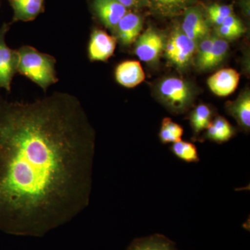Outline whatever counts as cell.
Listing matches in <instances>:
<instances>
[{"label": "cell", "mask_w": 250, "mask_h": 250, "mask_svg": "<svg viewBox=\"0 0 250 250\" xmlns=\"http://www.w3.org/2000/svg\"><path fill=\"white\" fill-rule=\"evenodd\" d=\"M95 133L77 97L0 95V231L42 237L90 202Z\"/></svg>", "instance_id": "1"}, {"label": "cell", "mask_w": 250, "mask_h": 250, "mask_svg": "<svg viewBox=\"0 0 250 250\" xmlns=\"http://www.w3.org/2000/svg\"><path fill=\"white\" fill-rule=\"evenodd\" d=\"M17 72L32 81L47 91L49 85L58 82L55 58L49 54L42 53L29 45L18 49Z\"/></svg>", "instance_id": "2"}, {"label": "cell", "mask_w": 250, "mask_h": 250, "mask_svg": "<svg viewBox=\"0 0 250 250\" xmlns=\"http://www.w3.org/2000/svg\"><path fill=\"white\" fill-rule=\"evenodd\" d=\"M156 94L164 106L174 113H182L188 109L195 98L192 85L175 77L160 81L156 87Z\"/></svg>", "instance_id": "3"}, {"label": "cell", "mask_w": 250, "mask_h": 250, "mask_svg": "<svg viewBox=\"0 0 250 250\" xmlns=\"http://www.w3.org/2000/svg\"><path fill=\"white\" fill-rule=\"evenodd\" d=\"M197 45L198 43L187 37L181 28H174L166 41V58L178 68H186L196 52Z\"/></svg>", "instance_id": "4"}, {"label": "cell", "mask_w": 250, "mask_h": 250, "mask_svg": "<svg viewBox=\"0 0 250 250\" xmlns=\"http://www.w3.org/2000/svg\"><path fill=\"white\" fill-rule=\"evenodd\" d=\"M10 24L4 23L0 28V88L8 92L11 91L18 62V51L10 48L5 41Z\"/></svg>", "instance_id": "5"}, {"label": "cell", "mask_w": 250, "mask_h": 250, "mask_svg": "<svg viewBox=\"0 0 250 250\" xmlns=\"http://www.w3.org/2000/svg\"><path fill=\"white\" fill-rule=\"evenodd\" d=\"M166 43L164 34L153 28H148L136 41L135 53L142 62H154L159 60L165 49Z\"/></svg>", "instance_id": "6"}, {"label": "cell", "mask_w": 250, "mask_h": 250, "mask_svg": "<svg viewBox=\"0 0 250 250\" xmlns=\"http://www.w3.org/2000/svg\"><path fill=\"white\" fill-rule=\"evenodd\" d=\"M117 40L115 36L103 29H94L90 34L88 47V57L91 62H106L113 56Z\"/></svg>", "instance_id": "7"}, {"label": "cell", "mask_w": 250, "mask_h": 250, "mask_svg": "<svg viewBox=\"0 0 250 250\" xmlns=\"http://www.w3.org/2000/svg\"><path fill=\"white\" fill-rule=\"evenodd\" d=\"M182 30L189 39L199 43L209 35V27L202 10L197 6H190L184 11Z\"/></svg>", "instance_id": "8"}, {"label": "cell", "mask_w": 250, "mask_h": 250, "mask_svg": "<svg viewBox=\"0 0 250 250\" xmlns=\"http://www.w3.org/2000/svg\"><path fill=\"white\" fill-rule=\"evenodd\" d=\"M92 6L102 24L112 31L127 12V9L117 0H93Z\"/></svg>", "instance_id": "9"}, {"label": "cell", "mask_w": 250, "mask_h": 250, "mask_svg": "<svg viewBox=\"0 0 250 250\" xmlns=\"http://www.w3.org/2000/svg\"><path fill=\"white\" fill-rule=\"evenodd\" d=\"M143 23L142 18L139 14L127 11L113 31L116 34V40L125 47L134 43L141 35Z\"/></svg>", "instance_id": "10"}, {"label": "cell", "mask_w": 250, "mask_h": 250, "mask_svg": "<svg viewBox=\"0 0 250 250\" xmlns=\"http://www.w3.org/2000/svg\"><path fill=\"white\" fill-rule=\"evenodd\" d=\"M240 75L231 68L219 70L207 81L210 90L220 97H226L235 91L239 83Z\"/></svg>", "instance_id": "11"}, {"label": "cell", "mask_w": 250, "mask_h": 250, "mask_svg": "<svg viewBox=\"0 0 250 250\" xmlns=\"http://www.w3.org/2000/svg\"><path fill=\"white\" fill-rule=\"evenodd\" d=\"M115 77L119 84L131 88L142 83L146 75L139 62L125 61L116 67Z\"/></svg>", "instance_id": "12"}, {"label": "cell", "mask_w": 250, "mask_h": 250, "mask_svg": "<svg viewBox=\"0 0 250 250\" xmlns=\"http://www.w3.org/2000/svg\"><path fill=\"white\" fill-rule=\"evenodd\" d=\"M14 10L13 22L34 21L43 12L44 0H9Z\"/></svg>", "instance_id": "13"}, {"label": "cell", "mask_w": 250, "mask_h": 250, "mask_svg": "<svg viewBox=\"0 0 250 250\" xmlns=\"http://www.w3.org/2000/svg\"><path fill=\"white\" fill-rule=\"evenodd\" d=\"M227 109L238 122L242 129L249 131L250 127V95L246 91L236 101L228 104Z\"/></svg>", "instance_id": "14"}, {"label": "cell", "mask_w": 250, "mask_h": 250, "mask_svg": "<svg viewBox=\"0 0 250 250\" xmlns=\"http://www.w3.org/2000/svg\"><path fill=\"white\" fill-rule=\"evenodd\" d=\"M126 250H177L175 243L161 234L136 238Z\"/></svg>", "instance_id": "15"}, {"label": "cell", "mask_w": 250, "mask_h": 250, "mask_svg": "<svg viewBox=\"0 0 250 250\" xmlns=\"http://www.w3.org/2000/svg\"><path fill=\"white\" fill-rule=\"evenodd\" d=\"M236 134L234 127L228 120L222 116H218L212 121L207 129L205 138L218 143L229 141Z\"/></svg>", "instance_id": "16"}, {"label": "cell", "mask_w": 250, "mask_h": 250, "mask_svg": "<svg viewBox=\"0 0 250 250\" xmlns=\"http://www.w3.org/2000/svg\"><path fill=\"white\" fill-rule=\"evenodd\" d=\"M193 0H149V6L164 17H173L184 13Z\"/></svg>", "instance_id": "17"}, {"label": "cell", "mask_w": 250, "mask_h": 250, "mask_svg": "<svg viewBox=\"0 0 250 250\" xmlns=\"http://www.w3.org/2000/svg\"><path fill=\"white\" fill-rule=\"evenodd\" d=\"M213 111L207 105H198L190 113V125L195 135H198L203 130L207 129L212 122Z\"/></svg>", "instance_id": "18"}, {"label": "cell", "mask_w": 250, "mask_h": 250, "mask_svg": "<svg viewBox=\"0 0 250 250\" xmlns=\"http://www.w3.org/2000/svg\"><path fill=\"white\" fill-rule=\"evenodd\" d=\"M229 49L228 41L218 36H213V43L209 55L202 70H210L218 65L226 57Z\"/></svg>", "instance_id": "19"}, {"label": "cell", "mask_w": 250, "mask_h": 250, "mask_svg": "<svg viewBox=\"0 0 250 250\" xmlns=\"http://www.w3.org/2000/svg\"><path fill=\"white\" fill-rule=\"evenodd\" d=\"M184 129L182 126L174 123L170 118H166L163 120L159 139L161 143L167 144L169 143H175L182 140Z\"/></svg>", "instance_id": "20"}, {"label": "cell", "mask_w": 250, "mask_h": 250, "mask_svg": "<svg viewBox=\"0 0 250 250\" xmlns=\"http://www.w3.org/2000/svg\"><path fill=\"white\" fill-rule=\"evenodd\" d=\"M172 153L181 160L187 163H197L200 161L196 146L187 141H177L170 148Z\"/></svg>", "instance_id": "21"}, {"label": "cell", "mask_w": 250, "mask_h": 250, "mask_svg": "<svg viewBox=\"0 0 250 250\" xmlns=\"http://www.w3.org/2000/svg\"><path fill=\"white\" fill-rule=\"evenodd\" d=\"M210 22L217 26L221 25L227 18L233 14L232 6L228 5L213 4L207 9Z\"/></svg>", "instance_id": "22"}, {"label": "cell", "mask_w": 250, "mask_h": 250, "mask_svg": "<svg viewBox=\"0 0 250 250\" xmlns=\"http://www.w3.org/2000/svg\"><path fill=\"white\" fill-rule=\"evenodd\" d=\"M212 43H213V36L210 35L204 38L202 41L199 42L197 49L196 65L200 70H202V67L208 59L210 49H211Z\"/></svg>", "instance_id": "23"}, {"label": "cell", "mask_w": 250, "mask_h": 250, "mask_svg": "<svg viewBox=\"0 0 250 250\" xmlns=\"http://www.w3.org/2000/svg\"><path fill=\"white\" fill-rule=\"evenodd\" d=\"M221 25L226 26V27L234 29V30L239 31L242 34H243V33L245 32V30H246L241 21H240L238 18H236V16H233V14L228 16V17L224 21Z\"/></svg>", "instance_id": "24"}, {"label": "cell", "mask_w": 250, "mask_h": 250, "mask_svg": "<svg viewBox=\"0 0 250 250\" xmlns=\"http://www.w3.org/2000/svg\"><path fill=\"white\" fill-rule=\"evenodd\" d=\"M126 9H139L149 6V0H117Z\"/></svg>", "instance_id": "25"}, {"label": "cell", "mask_w": 250, "mask_h": 250, "mask_svg": "<svg viewBox=\"0 0 250 250\" xmlns=\"http://www.w3.org/2000/svg\"></svg>", "instance_id": "26"}]
</instances>
